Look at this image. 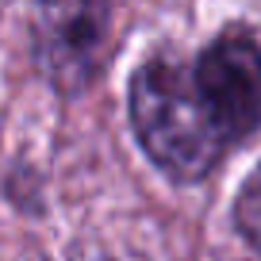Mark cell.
<instances>
[{
  "mask_svg": "<svg viewBox=\"0 0 261 261\" xmlns=\"http://www.w3.org/2000/svg\"><path fill=\"white\" fill-rule=\"evenodd\" d=\"M192 73L234 142L261 123V46L246 31L219 35L200 54Z\"/></svg>",
  "mask_w": 261,
  "mask_h": 261,
  "instance_id": "cell-3",
  "label": "cell"
},
{
  "mask_svg": "<svg viewBox=\"0 0 261 261\" xmlns=\"http://www.w3.org/2000/svg\"><path fill=\"white\" fill-rule=\"evenodd\" d=\"M108 0H39V54L54 85L81 89L104 62Z\"/></svg>",
  "mask_w": 261,
  "mask_h": 261,
  "instance_id": "cell-2",
  "label": "cell"
},
{
  "mask_svg": "<svg viewBox=\"0 0 261 261\" xmlns=\"http://www.w3.org/2000/svg\"><path fill=\"white\" fill-rule=\"evenodd\" d=\"M130 123L142 150L177 180L207 177L234 142L207 96L200 92L196 73L169 58H158L135 73Z\"/></svg>",
  "mask_w": 261,
  "mask_h": 261,
  "instance_id": "cell-1",
  "label": "cell"
},
{
  "mask_svg": "<svg viewBox=\"0 0 261 261\" xmlns=\"http://www.w3.org/2000/svg\"><path fill=\"white\" fill-rule=\"evenodd\" d=\"M234 219H238V227H242V234L261 250V165H257V173L246 180V188L238 192Z\"/></svg>",
  "mask_w": 261,
  "mask_h": 261,
  "instance_id": "cell-4",
  "label": "cell"
}]
</instances>
